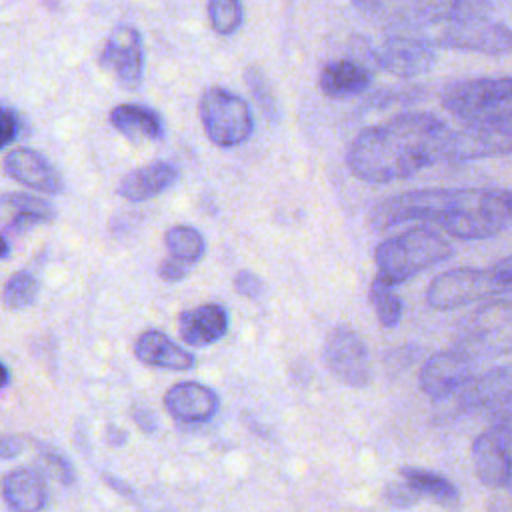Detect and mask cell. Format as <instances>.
Wrapping results in <instances>:
<instances>
[{"instance_id":"cell-1","label":"cell","mask_w":512,"mask_h":512,"mask_svg":"<svg viewBox=\"0 0 512 512\" xmlns=\"http://www.w3.org/2000/svg\"><path fill=\"white\" fill-rule=\"evenodd\" d=\"M456 128L430 112H408L364 128L350 144L346 162L364 182H394L426 166L454 162Z\"/></svg>"},{"instance_id":"cell-2","label":"cell","mask_w":512,"mask_h":512,"mask_svg":"<svg viewBox=\"0 0 512 512\" xmlns=\"http://www.w3.org/2000/svg\"><path fill=\"white\" fill-rule=\"evenodd\" d=\"M428 222L462 240H482L512 228L508 188H420L382 198L368 216L374 230Z\"/></svg>"},{"instance_id":"cell-3","label":"cell","mask_w":512,"mask_h":512,"mask_svg":"<svg viewBox=\"0 0 512 512\" xmlns=\"http://www.w3.org/2000/svg\"><path fill=\"white\" fill-rule=\"evenodd\" d=\"M366 18L400 28H442L446 24L490 16V0H352Z\"/></svg>"},{"instance_id":"cell-4","label":"cell","mask_w":512,"mask_h":512,"mask_svg":"<svg viewBox=\"0 0 512 512\" xmlns=\"http://www.w3.org/2000/svg\"><path fill=\"white\" fill-rule=\"evenodd\" d=\"M452 254V244L440 232L428 226H416L376 246V278L388 286H396Z\"/></svg>"},{"instance_id":"cell-5","label":"cell","mask_w":512,"mask_h":512,"mask_svg":"<svg viewBox=\"0 0 512 512\" xmlns=\"http://www.w3.org/2000/svg\"><path fill=\"white\" fill-rule=\"evenodd\" d=\"M442 106L464 124L512 126V78H466L444 88Z\"/></svg>"},{"instance_id":"cell-6","label":"cell","mask_w":512,"mask_h":512,"mask_svg":"<svg viewBox=\"0 0 512 512\" xmlns=\"http://www.w3.org/2000/svg\"><path fill=\"white\" fill-rule=\"evenodd\" d=\"M476 362L512 354V300H490L458 328L456 344Z\"/></svg>"},{"instance_id":"cell-7","label":"cell","mask_w":512,"mask_h":512,"mask_svg":"<svg viewBox=\"0 0 512 512\" xmlns=\"http://www.w3.org/2000/svg\"><path fill=\"white\" fill-rule=\"evenodd\" d=\"M198 112L206 138L218 148L240 146L254 132L250 106L238 94L222 86H210L204 90Z\"/></svg>"},{"instance_id":"cell-8","label":"cell","mask_w":512,"mask_h":512,"mask_svg":"<svg viewBox=\"0 0 512 512\" xmlns=\"http://www.w3.org/2000/svg\"><path fill=\"white\" fill-rule=\"evenodd\" d=\"M446 412L466 414L482 410L494 422L512 418V366H496L474 374L462 388L442 400Z\"/></svg>"},{"instance_id":"cell-9","label":"cell","mask_w":512,"mask_h":512,"mask_svg":"<svg viewBox=\"0 0 512 512\" xmlns=\"http://www.w3.org/2000/svg\"><path fill=\"white\" fill-rule=\"evenodd\" d=\"M498 294H504V288L494 266H462L434 276L426 290V302L434 310H454Z\"/></svg>"},{"instance_id":"cell-10","label":"cell","mask_w":512,"mask_h":512,"mask_svg":"<svg viewBox=\"0 0 512 512\" xmlns=\"http://www.w3.org/2000/svg\"><path fill=\"white\" fill-rule=\"evenodd\" d=\"M426 36L436 48L440 46L492 56L512 52V28L492 20L490 16L446 24Z\"/></svg>"},{"instance_id":"cell-11","label":"cell","mask_w":512,"mask_h":512,"mask_svg":"<svg viewBox=\"0 0 512 512\" xmlns=\"http://www.w3.org/2000/svg\"><path fill=\"white\" fill-rule=\"evenodd\" d=\"M324 362L332 376L352 388L372 382L368 348L360 334L348 326H334L324 340Z\"/></svg>"},{"instance_id":"cell-12","label":"cell","mask_w":512,"mask_h":512,"mask_svg":"<svg viewBox=\"0 0 512 512\" xmlns=\"http://www.w3.org/2000/svg\"><path fill=\"white\" fill-rule=\"evenodd\" d=\"M374 60L386 72L412 78L428 72L436 62V46L426 34L396 32L386 36L374 50Z\"/></svg>"},{"instance_id":"cell-13","label":"cell","mask_w":512,"mask_h":512,"mask_svg":"<svg viewBox=\"0 0 512 512\" xmlns=\"http://www.w3.org/2000/svg\"><path fill=\"white\" fill-rule=\"evenodd\" d=\"M476 360L458 346L432 354L420 368V390L434 402H442L474 376Z\"/></svg>"},{"instance_id":"cell-14","label":"cell","mask_w":512,"mask_h":512,"mask_svg":"<svg viewBox=\"0 0 512 512\" xmlns=\"http://www.w3.org/2000/svg\"><path fill=\"white\" fill-rule=\"evenodd\" d=\"M100 64L114 74L120 86L128 90L138 88L144 74V48L140 32L130 24L114 28L102 48Z\"/></svg>"},{"instance_id":"cell-15","label":"cell","mask_w":512,"mask_h":512,"mask_svg":"<svg viewBox=\"0 0 512 512\" xmlns=\"http://www.w3.org/2000/svg\"><path fill=\"white\" fill-rule=\"evenodd\" d=\"M476 478L494 490L512 488V456L496 426L480 432L470 448Z\"/></svg>"},{"instance_id":"cell-16","label":"cell","mask_w":512,"mask_h":512,"mask_svg":"<svg viewBox=\"0 0 512 512\" xmlns=\"http://www.w3.org/2000/svg\"><path fill=\"white\" fill-rule=\"evenodd\" d=\"M168 414L184 424H204L220 410L218 394L200 382H176L164 394Z\"/></svg>"},{"instance_id":"cell-17","label":"cell","mask_w":512,"mask_h":512,"mask_svg":"<svg viewBox=\"0 0 512 512\" xmlns=\"http://www.w3.org/2000/svg\"><path fill=\"white\" fill-rule=\"evenodd\" d=\"M512 154V126L464 124L456 128L454 162Z\"/></svg>"},{"instance_id":"cell-18","label":"cell","mask_w":512,"mask_h":512,"mask_svg":"<svg viewBox=\"0 0 512 512\" xmlns=\"http://www.w3.org/2000/svg\"><path fill=\"white\" fill-rule=\"evenodd\" d=\"M4 172L12 180L44 194H62L64 190V182L58 170L40 152L32 148L20 146L6 152Z\"/></svg>"},{"instance_id":"cell-19","label":"cell","mask_w":512,"mask_h":512,"mask_svg":"<svg viewBox=\"0 0 512 512\" xmlns=\"http://www.w3.org/2000/svg\"><path fill=\"white\" fill-rule=\"evenodd\" d=\"M178 334L192 348H204L222 340L228 332V312L222 304L208 302L178 314Z\"/></svg>"},{"instance_id":"cell-20","label":"cell","mask_w":512,"mask_h":512,"mask_svg":"<svg viewBox=\"0 0 512 512\" xmlns=\"http://www.w3.org/2000/svg\"><path fill=\"white\" fill-rule=\"evenodd\" d=\"M2 496L12 512H42L48 504V486L34 468H14L2 480Z\"/></svg>"},{"instance_id":"cell-21","label":"cell","mask_w":512,"mask_h":512,"mask_svg":"<svg viewBox=\"0 0 512 512\" xmlns=\"http://www.w3.org/2000/svg\"><path fill=\"white\" fill-rule=\"evenodd\" d=\"M134 356L146 366L178 372L190 370L196 364L192 352L184 350L160 330H144L134 342Z\"/></svg>"},{"instance_id":"cell-22","label":"cell","mask_w":512,"mask_h":512,"mask_svg":"<svg viewBox=\"0 0 512 512\" xmlns=\"http://www.w3.org/2000/svg\"><path fill=\"white\" fill-rule=\"evenodd\" d=\"M178 176H180V172L174 164L156 160V162L144 164V166L128 172L118 184V194L132 202L150 200V198L166 192L172 184H176Z\"/></svg>"},{"instance_id":"cell-23","label":"cell","mask_w":512,"mask_h":512,"mask_svg":"<svg viewBox=\"0 0 512 512\" xmlns=\"http://www.w3.org/2000/svg\"><path fill=\"white\" fill-rule=\"evenodd\" d=\"M372 84V72L356 60L340 58L328 62L318 74V86L328 98H350Z\"/></svg>"},{"instance_id":"cell-24","label":"cell","mask_w":512,"mask_h":512,"mask_svg":"<svg viewBox=\"0 0 512 512\" xmlns=\"http://www.w3.org/2000/svg\"><path fill=\"white\" fill-rule=\"evenodd\" d=\"M108 118L112 128L130 140H160L164 136L160 114L144 104H118Z\"/></svg>"},{"instance_id":"cell-25","label":"cell","mask_w":512,"mask_h":512,"mask_svg":"<svg viewBox=\"0 0 512 512\" xmlns=\"http://www.w3.org/2000/svg\"><path fill=\"white\" fill-rule=\"evenodd\" d=\"M398 474L420 494V498H430L446 510L460 508V492L446 476L418 466H402Z\"/></svg>"},{"instance_id":"cell-26","label":"cell","mask_w":512,"mask_h":512,"mask_svg":"<svg viewBox=\"0 0 512 512\" xmlns=\"http://www.w3.org/2000/svg\"><path fill=\"white\" fill-rule=\"evenodd\" d=\"M164 242H166L170 256H174L186 264H196L206 254L204 236L196 228L186 226V224H176V226L168 228Z\"/></svg>"},{"instance_id":"cell-27","label":"cell","mask_w":512,"mask_h":512,"mask_svg":"<svg viewBox=\"0 0 512 512\" xmlns=\"http://www.w3.org/2000/svg\"><path fill=\"white\" fill-rule=\"evenodd\" d=\"M40 282L30 270H20L8 278L4 284L2 300L8 310H24L32 306L38 298Z\"/></svg>"},{"instance_id":"cell-28","label":"cell","mask_w":512,"mask_h":512,"mask_svg":"<svg viewBox=\"0 0 512 512\" xmlns=\"http://www.w3.org/2000/svg\"><path fill=\"white\" fill-rule=\"evenodd\" d=\"M370 302H372V308L376 312L378 322L384 328H394L400 322V318H402V300L392 290V286L374 278V282L370 286Z\"/></svg>"},{"instance_id":"cell-29","label":"cell","mask_w":512,"mask_h":512,"mask_svg":"<svg viewBox=\"0 0 512 512\" xmlns=\"http://www.w3.org/2000/svg\"><path fill=\"white\" fill-rule=\"evenodd\" d=\"M242 4L240 0H208V20L216 34L230 36L242 26Z\"/></svg>"},{"instance_id":"cell-30","label":"cell","mask_w":512,"mask_h":512,"mask_svg":"<svg viewBox=\"0 0 512 512\" xmlns=\"http://www.w3.org/2000/svg\"><path fill=\"white\" fill-rule=\"evenodd\" d=\"M244 80H246V84L250 88V94L254 96L256 104L264 112V116L270 118V120H278L280 118V106H278V100H276L264 72L258 66H248L246 72H244Z\"/></svg>"},{"instance_id":"cell-31","label":"cell","mask_w":512,"mask_h":512,"mask_svg":"<svg viewBox=\"0 0 512 512\" xmlns=\"http://www.w3.org/2000/svg\"><path fill=\"white\" fill-rule=\"evenodd\" d=\"M2 202H4V206H10L14 210V214H30V216H36L38 220H42L44 224L52 222L56 218V208L48 200L32 196V194L8 192V194H4Z\"/></svg>"},{"instance_id":"cell-32","label":"cell","mask_w":512,"mask_h":512,"mask_svg":"<svg viewBox=\"0 0 512 512\" xmlns=\"http://www.w3.org/2000/svg\"><path fill=\"white\" fill-rule=\"evenodd\" d=\"M38 452H40V458L44 462V466L52 472V476L64 484V486H72L74 480H76V470L74 466L70 464V460L60 454L58 450L50 448V446H44V444H38Z\"/></svg>"},{"instance_id":"cell-33","label":"cell","mask_w":512,"mask_h":512,"mask_svg":"<svg viewBox=\"0 0 512 512\" xmlns=\"http://www.w3.org/2000/svg\"><path fill=\"white\" fill-rule=\"evenodd\" d=\"M384 498L396 508H410L420 500V494L406 480H398L386 486Z\"/></svg>"},{"instance_id":"cell-34","label":"cell","mask_w":512,"mask_h":512,"mask_svg":"<svg viewBox=\"0 0 512 512\" xmlns=\"http://www.w3.org/2000/svg\"><path fill=\"white\" fill-rule=\"evenodd\" d=\"M234 290L248 300H260L266 292V286L254 272L240 270L234 274Z\"/></svg>"},{"instance_id":"cell-35","label":"cell","mask_w":512,"mask_h":512,"mask_svg":"<svg viewBox=\"0 0 512 512\" xmlns=\"http://www.w3.org/2000/svg\"><path fill=\"white\" fill-rule=\"evenodd\" d=\"M190 268H192V264H186L174 256H168L158 264V276L164 282H180L188 276Z\"/></svg>"},{"instance_id":"cell-36","label":"cell","mask_w":512,"mask_h":512,"mask_svg":"<svg viewBox=\"0 0 512 512\" xmlns=\"http://www.w3.org/2000/svg\"><path fill=\"white\" fill-rule=\"evenodd\" d=\"M20 118L14 108L2 106V148L14 142L20 136Z\"/></svg>"},{"instance_id":"cell-37","label":"cell","mask_w":512,"mask_h":512,"mask_svg":"<svg viewBox=\"0 0 512 512\" xmlns=\"http://www.w3.org/2000/svg\"><path fill=\"white\" fill-rule=\"evenodd\" d=\"M22 450H24V442L20 438L10 436V434L2 436V442H0V456H2V460H12Z\"/></svg>"},{"instance_id":"cell-38","label":"cell","mask_w":512,"mask_h":512,"mask_svg":"<svg viewBox=\"0 0 512 512\" xmlns=\"http://www.w3.org/2000/svg\"><path fill=\"white\" fill-rule=\"evenodd\" d=\"M132 420L144 432H154L156 430V418L148 408H132Z\"/></svg>"},{"instance_id":"cell-39","label":"cell","mask_w":512,"mask_h":512,"mask_svg":"<svg viewBox=\"0 0 512 512\" xmlns=\"http://www.w3.org/2000/svg\"><path fill=\"white\" fill-rule=\"evenodd\" d=\"M500 282H502V288H504V294L512 292V254L506 256L504 260H500L496 266H494Z\"/></svg>"},{"instance_id":"cell-40","label":"cell","mask_w":512,"mask_h":512,"mask_svg":"<svg viewBox=\"0 0 512 512\" xmlns=\"http://www.w3.org/2000/svg\"><path fill=\"white\" fill-rule=\"evenodd\" d=\"M102 480L112 488V490H116L118 494H122V496H128V498H132L134 496V490L130 488V484L128 482H124L122 478H118V476H114V474H102Z\"/></svg>"},{"instance_id":"cell-41","label":"cell","mask_w":512,"mask_h":512,"mask_svg":"<svg viewBox=\"0 0 512 512\" xmlns=\"http://www.w3.org/2000/svg\"><path fill=\"white\" fill-rule=\"evenodd\" d=\"M126 440H128L126 430H122V428H118V426H108V428H106V442H108L110 446L120 448V446L126 444Z\"/></svg>"},{"instance_id":"cell-42","label":"cell","mask_w":512,"mask_h":512,"mask_svg":"<svg viewBox=\"0 0 512 512\" xmlns=\"http://www.w3.org/2000/svg\"><path fill=\"white\" fill-rule=\"evenodd\" d=\"M490 512H512V498H500L496 496L490 504H488Z\"/></svg>"},{"instance_id":"cell-43","label":"cell","mask_w":512,"mask_h":512,"mask_svg":"<svg viewBox=\"0 0 512 512\" xmlns=\"http://www.w3.org/2000/svg\"><path fill=\"white\" fill-rule=\"evenodd\" d=\"M10 384V370L6 364H2V388H6Z\"/></svg>"}]
</instances>
